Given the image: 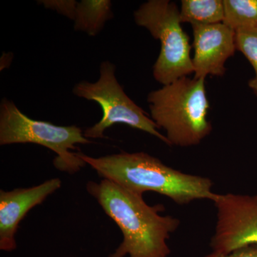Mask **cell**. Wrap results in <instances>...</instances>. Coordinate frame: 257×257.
Returning <instances> with one entry per match:
<instances>
[{
    "instance_id": "cell-5",
    "label": "cell",
    "mask_w": 257,
    "mask_h": 257,
    "mask_svg": "<svg viewBox=\"0 0 257 257\" xmlns=\"http://www.w3.org/2000/svg\"><path fill=\"white\" fill-rule=\"evenodd\" d=\"M135 23L160 40L154 78L166 85L194 73L189 37L181 26L178 7L169 0H149L134 13Z\"/></svg>"
},
{
    "instance_id": "cell-14",
    "label": "cell",
    "mask_w": 257,
    "mask_h": 257,
    "mask_svg": "<svg viewBox=\"0 0 257 257\" xmlns=\"http://www.w3.org/2000/svg\"><path fill=\"white\" fill-rule=\"evenodd\" d=\"M47 9L55 10L59 14L74 20L77 2L74 0H43L39 1Z\"/></svg>"
},
{
    "instance_id": "cell-12",
    "label": "cell",
    "mask_w": 257,
    "mask_h": 257,
    "mask_svg": "<svg viewBox=\"0 0 257 257\" xmlns=\"http://www.w3.org/2000/svg\"><path fill=\"white\" fill-rule=\"evenodd\" d=\"M223 23L235 32L257 30V0H224Z\"/></svg>"
},
{
    "instance_id": "cell-4",
    "label": "cell",
    "mask_w": 257,
    "mask_h": 257,
    "mask_svg": "<svg viewBox=\"0 0 257 257\" xmlns=\"http://www.w3.org/2000/svg\"><path fill=\"white\" fill-rule=\"evenodd\" d=\"M32 143L41 145L56 156L54 166L57 170L70 175L79 172L87 164L77 156L76 145L91 143L82 128L72 126H58L32 119L22 112L13 101L4 98L0 104V145Z\"/></svg>"
},
{
    "instance_id": "cell-9",
    "label": "cell",
    "mask_w": 257,
    "mask_h": 257,
    "mask_svg": "<svg viewBox=\"0 0 257 257\" xmlns=\"http://www.w3.org/2000/svg\"><path fill=\"white\" fill-rule=\"evenodd\" d=\"M62 186L55 178L29 188L0 191V249L12 251L17 247L15 235L19 224L35 206L42 204Z\"/></svg>"
},
{
    "instance_id": "cell-1",
    "label": "cell",
    "mask_w": 257,
    "mask_h": 257,
    "mask_svg": "<svg viewBox=\"0 0 257 257\" xmlns=\"http://www.w3.org/2000/svg\"><path fill=\"white\" fill-rule=\"evenodd\" d=\"M87 192L117 224L123 240L109 257H168L167 241L181 224L178 218L161 215L162 204L150 206L135 194L108 179L88 182Z\"/></svg>"
},
{
    "instance_id": "cell-2",
    "label": "cell",
    "mask_w": 257,
    "mask_h": 257,
    "mask_svg": "<svg viewBox=\"0 0 257 257\" xmlns=\"http://www.w3.org/2000/svg\"><path fill=\"white\" fill-rule=\"evenodd\" d=\"M77 155L101 178L140 195L147 192L157 193L178 205L202 199L213 202L218 195L213 192L211 179L175 170L145 152H121L100 157L80 152Z\"/></svg>"
},
{
    "instance_id": "cell-15",
    "label": "cell",
    "mask_w": 257,
    "mask_h": 257,
    "mask_svg": "<svg viewBox=\"0 0 257 257\" xmlns=\"http://www.w3.org/2000/svg\"><path fill=\"white\" fill-rule=\"evenodd\" d=\"M203 257H257V246H248L238 248L228 253L212 251Z\"/></svg>"
},
{
    "instance_id": "cell-13",
    "label": "cell",
    "mask_w": 257,
    "mask_h": 257,
    "mask_svg": "<svg viewBox=\"0 0 257 257\" xmlns=\"http://www.w3.org/2000/svg\"><path fill=\"white\" fill-rule=\"evenodd\" d=\"M236 50L247 59L254 70V77L248 81V87L257 96V30L236 32Z\"/></svg>"
},
{
    "instance_id": "cell-11",
    "label": "cell",
    "mask_w": 257,
    "mask_h": 257,
    "mask_svg": "<svg viewBox=\"0 0 257 257\" xmlns=\"http://www.w3.org/2000/svg\"><path fill=\"white\" fill-rule=\"evenodd\" d=\"M179 18L192 25L223 23L224 0H182Z\"/></svg>"
},
{
    "instance_id": "cell-8",
    "label": "cell",
    "mask_w": 257,
    "mask_h": 257,
    "mask_svg": "<svg viewBox=\"0 0 257 257\" xmlns=\"http://www.w3.org/2000/svg\"><path fill=\"white\" fill-rule=\"evenodd\" d=\"M194 77L206 79L208 75L222 77L226 60L236 50V32L224 23L192 25Z\"/></svg>"
},
{
    "instance_id": "cell-10",
    "label": "cell",
    "mask_w": 257,
    "mask_h": 257,
    "mask_svg": "<svg viewBox=\"0 0 257 257\" xmlns=\"http://www.w3.org/2000/svg\"><path fill=\"white\" fill-rule=\"evenodd\" d=\"M109 0H82L77 3L74 18L76 31L85 32L95 37L101 31L106 22L113 18Z\"/></svg>"
},
{
    "instance_id": "cell-3",
    "label": "cell",
    "mask_w": 257,
    "mask_h": 257,
    "mask_svg": "<svg viewBox=\"0 0 257 257\" xmlns=\"http://www.w3.org/2000/svg\"><path fill=\"white\" fill-rule=\"evenodd\" d=\"M152 119L164 128L170 146L199 145L210 135L205 79L183 77L147 96Z\"/></svg>"
},
{
    "instance_id": "cell-7",
    "label": "cell",
    "mask_w": 257,
    "mask_h": 257,
    "mask_svg": "<svg viewBox=\"0 0 257 257\" xmlns=\"http://www.w3.org/2000/svg\"><path fill=\"white\" fill-rule=\"evenodd\" d=\"M213 203L216 209L213 251L228 253L257 246V194H218Z\"/></svg>"
},
{
    "instance_id": "cell-6",
    "label": "cell",
    "mask_w": 257,
    "mask_h": 257,
    "mask_svg": "<svg viewBox=\"0 0 257 257\" xmlns=\"http://www.w3.org/2000/svg\"><path fill=\"white\" fill-rule=\"evenodd\" d=\"M72 92L78 97L96 101L102 109L100 121L84 131L86 138H105L104 132L108 128L123 124L150 134L170 146L155 121L125 93L115 76V66L109 61L101 62L96 82L82 81L75 84Z\"/></svg>"
}]
</instances>
